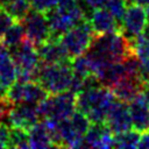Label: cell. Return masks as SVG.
<instances>
[{"label":"cell","mask_w":149,"mask_h":149,"mask_svg":"<svg viewBox=\"0 0 149 149\" xmlns=\"http://www.w3.org/2000/svg\"><path fill=\"white\" fill-rule=\"evenodd\" d=\"M48 94L49 93L36 80L21 83V102L38 105Z\"/></svg>","instance_id":"obj_18"},{"label":"cell","mask_w":149,"mask_h":149,"mask_svg":"<svg viewBox=\"0 0 149 149\" xmlns=\"http://www.w3.org/2000/svg\"><path fill=\"white\" fill-rule=\"evenodd\" d=\"M69 121H70L72 128L74 129V132L81 137H84V135L86 134V132L88 130V128L92 123L91 120L88 119V116L78 109H76L74 113L69 118Z\"/></svg>","instance_id":"obj_22"},{"label":"cell","mask_w":149,"mask_h":149,"mask_svg":"<svg viewBox=\"0 0 149 149\" xmlns=\"http://www.w3.org/2000/svg\"><path fill=\"white\" fill-rule=\"evenodd\" d=\"M9 107H10V105L3 98H0V123H2L5 121V118L7 115Z\"/></svg>","instance_id":"obj_29"},{"label":"cell","mask_w":149,"mask_h":149,"mask_svg":"<svg viewBox=\"0 0 149 149\" xmlns=\"http://www.w3.org/2000/svg\"><path fill=\"white\" fill-rule=\"evenodd\" d=\"M134 3H137L142 7H147L149 5V0H132Z\"/></svg>","instance_id":"obj_35"},{"label":"cell","mask_w":149,"mask_h":149,"mask_svg":"<svg viewBox=\"0 0 149 149\" xmlns=\"http://www.w3.org/2000/svg\"><path fill=\"white\" fill-rule=\"evenodd\" d=\"M146 13H147V16H148V19H149V5H148L147 8H146Z\"/></svg>","instance_id":"obj_36"},{"label":"cell","mask_w":149,"mask_h":149,"mask_svg":"<svg viewBox=\"0 0 149 149\" xmlns=\"http://www.w3.org/2000/svg\"><path fill=\"white\" fill-rule=\"evenodd\" d=\"M72 77L71 61L56 64L41 63L35 80L49 94H56L69 90Z\"/></svg>","instance_id":"obj_3"},{"label":"cell","mask_w":149,"mask_h":149,"mask_svg":"<svg viewBox=\"0 0 149 149\" xmlns=\"http://www.w3.org/2000/svg\"><path fill=\"white\" fill-rule=\"evenodd\" d=\"M94 37V31L88 22V20H83L81 22L73 26L66 33H64L59 40L64 45L70 58H74L85 54Z\"/></svg>","instance_id":"obj_6"},{"label":"cell","mask_w":149,"mask_h":149,"mask_svg":"<svg viewBox=\"0 0 149 149\" xmlns=\"http://www.w3.org/2000/svg\"><path fill=\"white\" fill-rule=\"evenodd\" d=\"M141 132L132 128L123 133L114 135V147L118 148H137Z\"/></svg>","instance_id":"obj_21"},{"label":"cell","mask_w":149,"mask_h":149,"mask_svg":"<svg viewBox=\"0 0 149 149\" xmlns=\"http://www.w3.org/2000/svg\"><path fill=\"white\" fill-rule=\"evenodd\" d=\"M132 45L141 64L144 66H149V40L137 37Z\"/></svg>","instance_id":"obj_25"},{"label":"cell","mask_w":149,"mask_h":149,"mask_svg":"<svg viewBox=\"0 0 149 149\" xmlns=\"http://www.w3.org/2000/svg\"><path fill=\"white\" fill-rule=\"evenodd\" d=\"M20 22L23 26L26 38L29 40L35 47L51 38L50 28L44 13L34 10V9L29 10Z\"/></svg>","instance_id":"obj_7"},{"label":"cell","mask_w":149,"mask_h":149,"mask_svg":"<svg viewBox=\"0 0 149 149\" xmlns=\"http://www.w3.org/2000/svg\"><path fill=\"white\" fill-rule=\"evenodd\" d=\"M15 22L14 17H12L3 8H0V41L8 28Z\"/></svg>","instance_id":"obj_27"},{"label":"cell","mask_w":149,"mask_h":149,"mask_svg":"<svg viewBox=\"0 0 149 149\" xmlns=\"http://www.w3.org/2000/svg\"><path fill=\"white\" fill-rule=\"evenodd\" d=\"M139 37L143 38V40H149V19H148V21H147V23H146V26H144V28H143V30Z\"/></svg>","instance_id":"obj_32"},{"label":"cell","mask_w":149,"mask_h":149,"mask_svg":"<svg viewBox=\"0 0 149 149\" xmlns=\"http://www.w3.org/2000/svg\"><path fill=\"white\" fill-rule=\"evenodd\" d=\"M137 148H149V129L141 133Z\"/></svg>","instance_id":"obj_30"},{"label":"cell","mask_w":149,"mask_h":149,"mask_svg":"<svg viewBox=\"0 0 149 149\" xmlns=\"http://www.w3.org/2000/svg\"><path fill=\"white\" fill-rule=\"evenodd\" d=\"M107 1L108 0H84V2L86 3V6H88L92 9L105 7L106 3H107Z\"/></svg>","instance_id":"obj_31"},{"label":"cell","mask_w":149,"mask_h":149,"mask_svg":"<svg viewBox=\"0 0 149 149\" xmlns=\"http://www.w3.org/2000/svg\"><path fill=\"white\" fill-rule=\"evenodd\" d=\"M9 144V127L2 122L0 123V148H8Z\"/></svg>","instance_id":"obj_28"},{"label":"cell","mask_w":149,"mask_h":149,"mask_svg":"<svg viewBox=\"0 0 149 149\" xmlns=\"http://www.w3.org/2000/svg\"><path fill=\"white\" fill-rule=\"evenodd\" d=\"M41 63L43 64H56L70 62L71 58L66 52L64 45L59 38H49L44 43L36 47Z\"/></svg>","instance_id":"obj_12"},{"label":"cell","mask_w":149,"mask_h":149,"mask_svg":"<svg viewBox=\"0 0 149 149\" xmlns=\"http://www.w3.org/2000/svg\"><path fill=\"white\" fill-rule=\"evenodd\" d=\"M40 118L43 119H55L58 121L69 119L76 107V93L71 91H64L56 94H48L37 105Z\"/></svg>","instance_id":"obj_5"},{"label":"cell","mask_w":149,"mask_h":149,"mask_svg":"<svg viewBox=\"0 0 149 149\" xmlns=\"http://www.w3.org/2000/svg\"><path fill=\"white\" fill-rule=\"evenodd\" d=\"M3 8L15 21H22V19L30 10V1L29 0H2Z\"/></svg>","instance_id":"obj_20"},{"label":"cell","mask_w":149,"mask_h":149,"mask_svg":"<svg viewBox=\"0 0 149 149\" xmlns=\"http://www.w3.org/2000/svg\"><path fill=\"white\" fill-rule=\"evenodd\" d=\"M83 147L111 148L114 147V134L105 122H92L84 135Z\"/></svg>","instance_id":"obj_11"},{"label":"cell","mask_w":149,"mask_h":149,"mask_svg":"<svg viewBox=\"0 0 149 149\" xmlns=\"http://www.w3.org/2000/svg\"><path fill=\"white\" fill-rule=\"evenodd\" d=\"M129 1L130 0H108L105 6L106 9L113 15V17L120 23V26H121V22L125 16Z\"/></svg>","instance_id":"obj_24"},{"label":"cell","mask_w":149,"mask_h":149,"mask_svg":"<svg viewBox=\"0 0 149 149\" xmlns=\"http://www.w3.org/2000/svg\"><path fill=\"white\" fill-rule=\"evenodd\" d=\"M8 148H29L28 142V130L9 127V144Z\"/></svg>","instance_id":"obj_23"},{"label":"cell","mask_w":149,"mask_h":149,"mask_svg":"<svg viewBox=\"0 0 149 149\" xmlns=\"http://www.w3.org/2000/svg\"><path fill=\"white\" fill-rule=\"evenodd\" d=\"M115 99L113 92L107 86L87 87L76 94V107L86 114L91 122H105L108 109Z\"/></svg>","instance_id":"obj_2"},{"label":"cell","mask_w":149,"mask_h":149,"mask_svg":"<svg viewBox=\"0 0 149 149\" xmlns=\"http://www.w3.org/2000/svg\"><path fill=\"white\" fill-rule=\"evenodd\" d=\"M40 119L41 118L38 114L37 105L28 102L12 105L5 118L6 125L8 127L21 128L24 130L30 129L35 123L40 121Z\"/></svg>","instance_id":"obj_8"},{"label":"cell","mask_w":149,"mask_h":149,"mask_svg":"<svg viewBox=\"0 0 149 149\" xmlns=\"http://www.w3.org/2000/svg\"><path fill=\"white\" fill-rule=\"evenodd\" d=\"M24 38H26V34H24V29H23L22 23L20 21H15L8 28V30L5 33L0 43L5 48L10 50V49L15 48L16 45H19Z\"/></svg>","instance_id":"obj_19"},{"label":"cell","mask_w":149,"mask_h":149,"mask_svg":"<svg viewBox=\"0 0 149 149\" xmlns=\"http://www.w3.org/2000/svg\"><path fill=\"white\" fill-rule=\"evenodd\" d=\"M58 1V6H66V5H71V3H76L79 0H57Z\"/></svg>","instance_id":"obj_34"},{"label":"cell","mask_w":149,"mask_h":149,"mask_svg":"<svg viewBox=\"0 0 149 149\" xmlns=\"http://www.w3.org/2000/svg\"><path fill=\"white\" fill-rule=\"evenodd\" d=\"M29 1H30V7L34 10H37L44 14L56 8L58 5L57 0H29Z\"/></svg>","instance_id":"obj_26"},{"label":"cell","mask_w":149,"mask_h":149,"mask_svg":"<svg viewBox=\"0 0 149 149\" xmlns=\"http://www.w3.org/2000/svg\"><path fill=\"white\" fill-rule=\"evenodd\" d=\"M28 142H29V148H34V149L55 147L50 133L48 132L43 121L42 122L38 121L30 129H28Z\"/></svg>","instance_id":"obj_17"},{"label":"cell","mask_w":149,"mask_h":149,"mask_svg":"<svg viewBox=\"0 0 149 149\" xmlns=\"http://www.w3.org/2000/svg\"><path fill=\"white\" fill-rule=\"evenodd\" d=\"M15 81H16V66L8 49L5 48L0 54V98L5 97L6 91Z\"/></svg>","instance_id":"obj_16"},{"label":"cell","mask_w":149,"mask_h":149,"mask_svg":"<svg viewBox=\"0 0 149 149\" xmlns=\"http://www.w3.org/2000/svg\"><path fill=\"white\" fill-rule=\"evenodd\" d=\"M8 51L16 66V80L21 83L35 80L41 65L36 47L24 38L19 45Z\"/></svg>","instance_id":"obj_4"},{"label":"cell","mask_w":149,"mask_h":149,"mask_svg":"<svg viewBox=\"0 0 149 149\" xmlns=\"http://www.w3.org/2000/svg\"><path fill=\"white\" fill-rule=\"evenodd\" d=\"M134 52L130 42L121 30L94 34L88 50L85 52L91 61L92 74L95 68L105 62H121L129 54Z\"/></svg>","instance_id":"obj_1"},{"label":"cell","mask_w":149,"mask_h":149,"mask_svg":"<svg viewBox=\"0 0 149 149\" xmlns=\"http://www.w3.org/2000/svg\"><path fill=\"white\" fill-rule=\"evenodd\" d=\"M133 128L139 132L149 129V100L141 92L128 102Z\"/></svg>","instance_id":"obj_14"},{"label":"cell","mask_w":149,"mask_h":149,"mask_svg":"<svg viewBox=\"0 0 149 149\" xmlns=\"http://www.w3.org/2000/svg\"><path fill=\"white\" fill-rule=\"evenodd\" d=\"M142 93L146 95V98L149 100V80L148 81H146L144 84H143V90H142Z\"/></svg>","instance_id":"obj_33"},{"label":"cell","mask_w":149,"mask_h":149,"mask_svg":"<svg viewBox=\"0 0 149 149\" xmlns=\"http://www.w3.org/2000/svg\"><path fill=\"white\" fill-rule=\"evenodd\" d=\"M147 21L148 16L144 7L134 2L129 3L122 19L120 30L130 43H134V41L141 35Z\"/></svg>","instance_id":"obj_9"},{"label":"cell","mask_w":149,"mask_h":149,"mask_svg":"<svg viewBox=\"0 0 149 149\" xmlns=\"http://www.w3.org/2000/svg\"><path fill=\"white\" fill-rule=\"evenodd\" d=\"M105 123L114 135L132 129L133 125L128 109V104L115 99V101L112 104L111 108L108 109V113L105 119Z\"/></svg>","instance_id":"obj_10"},{"label":"cell","mask_w":149,"mask_h":149,"mask_svg":"<svg viewBox=\"0 0 149 149\" xmlns=\"http://www.w3.org/2000/svg\"><path fill=\"white\" fill-rule=\"evenodd\" d=\"M144 81L139 76H123L109 88L118 100L129 102L143 90Z\"/></svg>","instance_id":"obj_13"},{"label":"cell","mask_w":149,"mask_h":149,"mask_svg":"<svg viewBox=\"0 0 149 149\" xmlns=\"http://www.w3.org/2000/svg\"><path fill=\"white\" fill-rule=\"evenodd\" d=\"M88 22L94 31V34H105L111 31H116L121 29L120 23L113 17V15L104 7L93 9Z\"/></svg>","instance_id":"obj_15"}]
</instances>
